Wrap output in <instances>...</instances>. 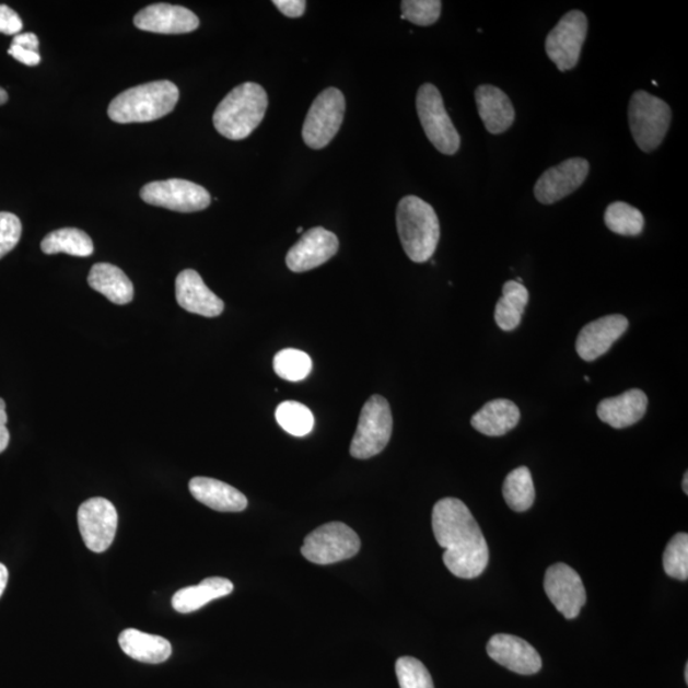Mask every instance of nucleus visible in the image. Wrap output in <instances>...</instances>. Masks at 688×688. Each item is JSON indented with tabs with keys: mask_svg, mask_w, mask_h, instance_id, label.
Instances as JSON below:
<instances>
[{
	"mask_svg": "<svg viewBox=\"0 0 688 688\" xmlns=\"http://www.w3.org/2000/svg\"><path fill=\"white\" fill-rule=\"evenodd\" d=\"M89 284L116 305H127L135 298L133 283L128 276L109 263H97L91 268Z\"/></svg>",
	"mask_w": 688,
	"mask_h": 688,
	"instance_id": "25",
	"label": "nucleus"
},
{
	"mask_svg": "<svg viewBox=\"0 0 688 688\" xmlns=\"http://www.w3.org/2000/svg\"><path fill=\"white\" fill-rule=\"evenodd\" d=\"M22 235V223L18 215L0 212V259L18 246Z\"/></svg>",
	"mask_w": 688,
	"mask_h": 688,
	"instance_id": "36",
	"label": "nucleus"
},
{
	"mask_svg": "<svg viewBox=\"0 0 688 688\" xmlns=\"http://www.w3.org/2000/svg\"><path fill=\"white\" fill-rule=\"evenodd\" d=\"M545 592L556 609L568 620H574L586 602L582 578L567 563H555L547 570Z\"/></svg>",
	"mask_w": 688,
	"mask_h": 688,
	"instance_id": "13",
	"label": "nucleus"
},
{
	"mask_svg": "<svg viewBox=\"0 0 688 688\" xmlns=\"http://www.w3.org/2000/svg\"><path fill=\"white\" fill-rule=\"evenodd\" d=\"M189 490L203 505L222 513H238L247 506L245 494L219 479L196 477L189 482Z\"/></svg>",
	"mask_w": 688,
	"mask_h": 688,
	"instance_id": "22",
	"label": "nucleus"
},
{
	"mask_svg": "<svg viewBox=\"0 0 688 688\" xmlns=\"http://www.w3.org/2000/svg\"><path fill=\"white\" fill-rule=\"evenodd\" d=\"M273 369L283 381L296 383L304 381L312 373L311 355L295 348H285L275 355Z\"/></svg>",
	"mask_w": 688,
	"mask_h": 688,
	"instance_id": "32",
	"label": "nucleus"
},
{
	"mask_svg": "<svg viewBox=\"0 0 688 688\" xmlns=\"http://www.w3.org/2000/svg\"><path fill=\"white\" fill-rule=\"evenodd\" d=\"M179 96V89L173 82H150L116 96L107 114L113 121L119 124L149 123L172 113Z\"/></svg>",
	"mask_w": 688,
	"mask_h": 688,
	"instance_id": "3",
	"label": "nucleus"
},
{
	"mask_svg": "<svg viewBox=\"0 0 688 688\" xmlns=\"http://www.w3.org/2000/svg\"><path fill=\"white\" fill-rule=\"evenodd\" d=\"M8 54H10V56H12L15 60H19L20 63L28 67H36L37 65H40L42 61L40 54L22 49L20 46L13 44L11 45L10 50H8Z\"/></svg>",
	"mask_w": 688,
	"mask_h": 688,
	"instance_id": "39",
	"label": "nucleus"
},
{
	"mask_svg": "<svg viewBox=\"0 0 688 688\" xmlns=\"http://www.w3.org/2000/svg\"><path fill=\"white\" fill-rule=\"evenodd\" d=\"M234 592V584L225 578H207L198 585L183 587L173 597V607L179 614H191L207 603L226 597Z\"/></svg>",
	"mask_w": 688,
	"mask_h": 688,
	"instance_id": "26",
	"label": "nucleus"
},
{
	"mask_svg": "<svg viewBox=\"0 0 688 688\" xmlns=\"http://www.w3.org/2000/svg\"><path fill=\"white\" fill-rule=\"evenodd\" d=\"M685 679H686V684H688V664H686Z\"/></svg>",
	"mask_w": 688,
	"mask_h": 688,
	"instance_id": "45",
	"label": "nucleus"
},
{
	"mask_svg": "<svg viewBox=\"0 0 688 688\" xmlns=\"http://www.w3.org/2000/svg\"><path fill=\"white\" fill-rule=\"evenodd\" d=\"M13 45L20 46L22 49H26L30 51L37 53L38 50V38L35 34H20L13 37Z\"/></svg>",
	"mask_w": 688,
	"mask_h": 688,
	"instance_id": "41",
	"label": "nucleus"
},
{
	"mask_svg": "<svg viewBox=\"0 0 688 688\" xmlns=\"http://www.w3.org/2000/svg\"><path fill=\"white\" fill-rule=\"evenodd\" d=\"M338 237L323 228L305 232L296 245H293L285 257V265L295 273L307 272L318 268L334 258L338 252Z\"/></svg>",
	"mask_w": 688,
	"mask_h": 688,
	"instance_id": "15",
	"label": "nucleus"
},
{
	"mask_svg": "<svg viewBox=\"0 0 688 688\" xmlns=\"http://www.w3.org/2000/svg\"><path fill=\"white\" fill-rule=\"evenodd\" d=\"M8 417L5 413V401L0 398V454H2L8 444H10V431L7 429Z\"/></svg>",
	"mask_w": 688,
	"mask_h": 688,
	"instance_id": "40",
	"label": "nucleus"
},
{
	"mask_svg": "<svg viewBox=\"0 0 688 688\" xmlns=\"http://www.w3.org/2000/svg\"><path fill=\"white\" fill-rule=\"evenodd\" d=\"M502 494H504L508 506L514 512H527L536 499L530 470L527 467H520L510 471L504 486H502Z\"/></svg>",
	"mask_w": 688,
	"mask_h": 688,
	"instance_id": "29",
	"label": "nucleus"
},
{
	"mask_svg": "<svg viewBox=\"0 0 688 688\" xmlns=\"http://www.w3.org/2000/svg\"><path fill=\"white\" fill-rule=\"evenodd\" d=\"M42 250L48 255L66 253L73 257L86 258L94 253V242L82 230L60 229L45 236Z\"/></svg>",
	"mask_w": 688,
	"mask_h": 688,
	"instance_id": "28",
	"label": "nucleus"
},
{
	"mask_svg": "<svg viewBox=\"0 0 688 688\" xmlns=\"http://www.w3.org/2000/svg\"><path fill=\"white\" fill-rule=\"evenodd\" d=\"M119 645L131 660L142 663H164L173 654L168 640L136 629L124 630L119 637Z\"/></svg>",
	"mask_w": 688,
	"mask_h": 688,
	"instance_id": "24",
	"label": "nucleus"
},
{
	"mask_svg": "<svg viewBox=\"0 0 688 688\" xmlns=\"http://www.w3.org/2000/svg\"><path fill=\"white\" fill-rule=\"evenodd\" d=\"M8 102V94L4 89L0 88V105H3Z\"/></svg>",
	"mask_w": 688,
	"mask_h": 688,
	"instance_id": "43",
	"label": "nucleus"
},
{
	"mask_svg": "<svg viewBox=\"0 0 688 688\" xmlns=\"http://www.w3.org/2000/svg\"><path fill=\"white\" fill-rule=\"evenodd\" d=\"M23 27L20 15L12 8L0 4V34L20 35Z\"/></svg>",
	"mask_w": 688,
	"mask_h": 688,
	"instance_id": "37",
	"label": "nucleus"
},
{
	"mask_svg": "<svg viewBox=\"0 0 688 688\" xmlns=\"http://www.w3.org/2000/svg\"><path fill=\"white\" fill-rule=\"evenodd\" d=\"M590 162L584 159H569L560 165L548 168L540 175L535 196L539 203L553 205L578 190L590 174Z\"/></svg>",
	"mask_w": 688,
	"mask_h": 688,
	"instance_id": "14",
	"label": "nucleus"
},
{
	"mask_svg": "<svg viewBox=\"0 0 688 688\" xmlns=\"http://www.w3.org/2000/svg\"><path fill=\"white\" fill-rule=\"evenodd\" d=\"M176 301L184 311L215 318L222 314L225 304L207 288L202 277L196 270L185 269L176 278Z\"/></svg>",
	"mask_w": 688,
	"mask_h": 688,
	"instance_id": "19",
	"label": "nucleus"
},
{
	"mask_svg": "<svg viewBox=\"0 0 688 688\" xmlns=\"http://www.w3.org/2000/svg\"><path fill=\"white\" fill-rule=\"evenodd\" d=\"M392 432L393 416L388 400L381 396L371 397L362 407L358 430L352 439V457L370 459L381 454L389 444Z\"/></svg>",
	"mask_w": 688,
	"mask_h": 688,
	"instance_id": "6",
	"label": "nucleus"
},
{
	"mask_svg": "<svg viewBox=\"0 0 688 688\" xmlns=\"http://www.w3.org/2000/svg\"><path fill=\"white\" fill-rule=\"evenodd\" d=\"M273 4L290 19H299L305 13L304 0H275Z\"/></svg>",
	"mask_w": 688,
	"mask_h": 688,
	"instance_id": "38",
	"label": "nucleus"
},
{
	"mask_svg": "<svg viewBox=\"0 0 688 688\" xmlns=\"http://www.w3.org/2000/svg\"><path fill=\"white\" fill-rule=\"evenodd\" d=\"M648 397L643 390L630 389L614 398L602 400L599 420L614 429H626L638 423L646 413Z\"/></svg>",
	"mask_w": 688,
	"mask_h": 688,
	"instance_id": "20",
	"label": "nucleus"
},
{
	"mask_svg": "<svg viewBox=\"0 0 688 688\" xmlns=\"http://www.w3.org/2000/svg\"><path fill=\"white\" fill-rule=\"evenodd\" d=\"M605 222L610 231L621 236H638L645 225L643 213L625 202L609 205L605 213Z\"/></svg>",
	"mask_w": 688,
	"mask_h": 688,
	"instance_id": "30",
	"label": "nucleus"
},
{
	"mask_svg": "<svg viewBox=\"0 0 688 688\" xmlns=\"http://www.w3.org/2000/svg\"><path fill=\"white\" fill-rule=\"evenodd\" d=\"M400 688H435L427 667L412 656H401L396 663Z\"/></svg>",
	"mask_w": 688,
	"mask_h": 688,
	"instance_id": "34",
	"label": "nucleus"
},
{
	"mask_svg": "<svg viewBox=\"0 0 688 688\" xmlns=\"http://www.w3.org/2000/svg\"><path fill=\"white\" fill-rule=\"evenodd\" d=\"M141 198L151 206L182 213L203 211L211 205L210 193L196 183L183 179L147 184L141 190Z\"/></svg>",
	"mask_w": 688,
	"mask_h": 688,
	"instance_id": "10",
	"label": "nucleus"
},
{
	"mask_svg": "<svg viewBox=\"0 0 688 688\" xmlns=\"http://www.w3.org/2000/svg\"><path fill=\"white\" fill-rule=\"evenodd\" d=\"M346 113V100L341 91L330 88L315 98L306 115L303 138L307 147L322 150L341 129Z\"/></svg>",
	"mask_w": 688,
	"mask_h": 688,
	"instance_id": "9",
	"label": "nucleus"
},
{
	"mask_svg": "<svg viewBox=\"0 0 688 688\" xmlns=\"http://www.w3.org/2000/svg\"><path fill=\"white\" fill-rule=\"evenodd\" d=\"M521 421L520 408L512 400L494 399L471 417L470 423L486 436H504Z\"/></svg>",
	"mask_w": 688,
	"mask_h": 688,
	"instance_id": "23",
	"label": "nucleus"
},
{
	"mask_svg": "<svg viewBox=\"0 0 688 688\" xmlns=\"http://www.w3.org/2000/svg\"><path fill=\"white\" fill-rule=\"evenodd\" d=\"M7 583H8V570L3 565V563H0V597H2L5 591Z\"/></svg>",
	"mask_w": 688,
	"mask_h": 688,
	"instance_id": "42",
	"label": "nucleus"
},
{
	"mask_svg": "<svg viewBox=\"0 0 688 688\" xmlns=\"http://www.w3.org/2000/svg\"><path fill=\"white\" fill-rule=\"evenodd\" d=\"M397 228L409 259L424 263L432 258L440 240V223L434 208L419 197H405L397 208Z\"/></svg>",
	"mask_w": 688,
	"mask_h": 688,
	"instance_id": "4",
	"label": "nucleus"
},
{
	"mask_svg": "<svg viewBox=\"0 0 688 688\" xmlns=\"http://www.w3.org/2000/svg\"><path fill=\"white\" fill-rule=\"evenodd\" d=\"M268 95L258 83L240 84L222 100L213 114V124L219 133L231 141L249 137L265 119Z\"/></svg>",
	"mask_w": 688,
	"mask_h": 688,
	"instance_id": "2",
	"label": "nucleus"
},
{
	"mask_svg": "<svg viewBox=\"0 0 688 688\" xmlns=\"http://www.w3.org/2000/svg\"><path fill=\"white\" fill-rule=\"evenodd\" d=\"M529 301V292L523 283L508 281L502 288V296L494 308V320L504 331H513L521 326L522 316Z\"/></svg>",
	"mask_w": 688,
	"mask_h": 688,
	"instance_id": "27",
	"label": "nucleus"
},
{
	"mask_svg": "<svg viewBox=\"0 0 688 688\" xmlns=\"http://www.w3.org/2000/svg\"><path fill=\"white\" fill-rule=\"evenodd\" d=\"M687 483H688V475L686 474L685 477H684V482H683V489H684L686 494L688 493V485Z\"/></svg>",
	"mask_w": 688,
	"mask_h": 688,
	"instance_id": "44",
	"label": "nucleus"
},
{
	"mask_svg": "<svg viewBox=\"0 0 688 688\" xmlns=\"http://www.w3.org/2000/svg\"><path fill=\"white\" fill-rule=\"evenodd\" d=\"M276 420L290 435L306 436L314 429V415L306 406L299 401H283L277 407Z\"/></svg>",
	"mask_w": 688,
	"mask_h": 688,
	"instance_id": "31",
	"label": "nucleus"
},
{
	"mask_svg": "<svg viewBox=\"0 0 688 688\" xmlns=\"http://www.w3.org/2000/svg\"><path fill=\"white\" fill-rule=\"evenodd\" d=\"M417 113L429 141L439 152L455 154L460 147V137L447 115L442 94L431 83H424L417 92Z\"/></svg>",
	"mask_w": 688,
	"mask_h": 688,
	"instance_id": "8",
	"label": "nucleus"
},
{
	"mask_svg": "<svg viewBox=\"0 0 688 688\" xmlns=\"http://www.w3.org/2000/svg\"><path fill=\"white\" fill-rule=\"evenodd\" d=\"M628 329L629 320L620 314L603 316L600 319L586 324L576 339L579 358L586 362L599 359Z\"/></svg>",
	"mask_w": 688,
	"mask_h": 688,
	"instance_id": "17",
	"label": "nucleus"
},
{
	"mask_svg": "<svg viewBox=\"0 0 688 688\" xmlns=\"http://www.w3.org/2000/svg\"><path fill=\"white\" fill-rule=\"evenodd\" d=\"M672 121V110L666 102L640 90L632 95L629 105V123L632 138L639 149L653 152L666 138Z\"/></svg>",
	"mask_w": 688,
	"mask_h": 688,
	"instance_id": "5",
	"label": "nucleus"
},
{
	"mask_svg": "<svg viewBox=\"0 0 688 688\" xmlns=\"http://www.w3.org/2000/svg\"><path fill=\"white\" fill-rule=\"evenodd\" d=\"M432 530L445 550L447 570L460 579H475L489 565V545L475 516L463 501L442 499L432 510Z\"/></svg>",
	"mask_w": 688,
	"mask_h": 688,
	"instance_id": "1",
	"label": "nucleus"
},
{
	"mask_svg": "<svg viewBox=\"0 0 688 688\" xmlns=\"http://www.w3.org/2000/svg\"><path fill=\"white\" fill-rule=\"evenodd\" d=\"M298 232H299V234H301V232H303V228H299Z\"/></svg>",
	"mask_w": 688,
	"mask_h": 688,
	"instance_id": "46",
	"label": "nucleus"
},
{
	"mask_svg": "<svg viewBox=\"0 0 688 688\" xmlns=\"http://www.w3.org/2000/svg\"><path fill=\"white\" fill-rule=\"evenodd\" d=\"M476 103L478 114L491 135L504 133L513 126L515 110L504 91L482 84L476 90Z\"/></svg>",
	"mask_w": 688,
	"mask_h": 688,
	"instance_id": "21",
	"label": "nucleus"
},
{
	"mask_svg": "<svg viewBox=\"0 0 688 688\" xmlns=\"http://www.w3.org/2000/svg\"><path fill=\"white\" fill-rule=\"evenodd\" d=\"M361 540L353 529L341 522H331L316 528L305 538L301 553L316 565H330L353 558Z\"/></svg>",
	"mask_w": 688,
	"mask_h": 688,
	"instance_id": "7",
	"label": "nucleus"
},
{
	"mask_svg": "<svg viewBox=\"0 0 688 688\" xmlns=\"http://www.w3.org/2000/svg\"><path fill=\"white\" fill-rule=\"evenodd\" d=\"M663 568L666 574L678 580L688 578V536L687 533H678L669 540L663 555Z\"/></svg>",
	"mask_w": 688,
	"mask_h": 688,
	"instance_id": "33",
	"label": "nucleus"
},
{
	"mask_svg": "<svg viewBox=\"0 0 688 688\" xmlns=\"http://www.w3.org/2000/svg\"><path fill=\"white\" fill-rule=\"evenodd\" d=\"M135 25L147 33L179 35L196 31L199 27V19L188 8L159 3L137 13Z\"/></svg>",
	"mask_w": 688,
	"mask_h": 688,
	"instance_id": "18",
	"label": "nucleus"
},
{
	"mask_svg": "<svg viewBox=\"0 0 688 688\" xmlns=\"http://www.w3.org/2000/svg\"><path fill=\"white\" fill-rule=\"evenodd\" d=\"M587 33V20L580 11L563 15L546 40V53L560 72L570 71L579 63Z\"/></svg>",
	"mask_w": 688,
	"mask_h": 688,
	"instance_id": "11",
	"label": "nucleus"
},
{
	"mask_svg": "<svg viewBox=\"0 0 688 688\" xmlns=\"http://www.w3.org/2000/svg\"><path fill=\"white\" fill-rule=\"evenodd\" d=\"M487 654L500 666L505 667L517 675H536L543 668V658L527 641L498 633L487 644Z\"/></svg>",
	"mask_w": 688,
	"mask_h": 688,
	"instance_id": "16",
	"label": "nucleus"
},
{
	"mask_svg": "<svg viewBox=\"0 0 688 688\" xmlns=\"http://www.w3.org/2000/svg\"><path fill=\"white\" fill-rule=\"evenodd\" d=\"M79 525L84 545L92 552L109 550L118 529V512L104 498L90 499L80 506Z\"/></svg>",
	"mask_w": 688,
	"mask_h": 688,
	"instance_id": "12",
	"label": "nucleus"
},
{
	"mask_svg": "<svg viewBox=\"0 0 688 688\" xmlns=\"http://www.w3.org/2000/svg\"><path fill=\"white\" fill-rule=\"evenodd\" d=\"M443 3L440 0H405L401 2V20L419 26H431L440 19Z\"/></svg>",
	"mask_w": 688,
	"mask_h": 688,
	"instance_id": "35",
	"label": "nucleus"
}]
</instances>
